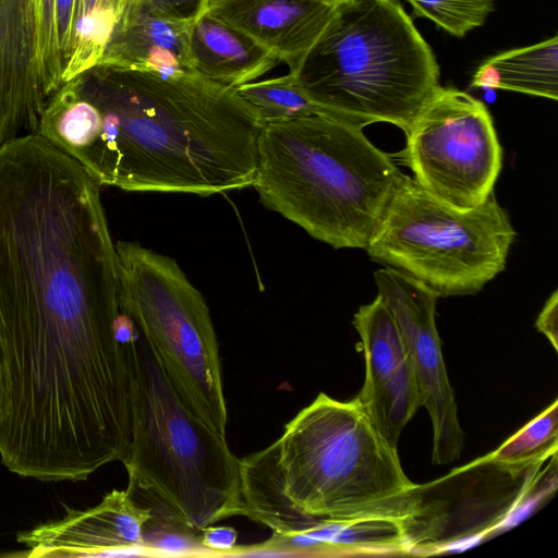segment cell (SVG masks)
<instances>
[{
    "instance_id": "obj_1",
    "label": "cell",
    "mask_w": 558,
    "mask_h": 558,
    "mask_svg": "<svg viewBox=\"0 0 558 558\" xmlns=\"http://www.w3.org/2000/svg\"><path fill=\"white\" fill-rule=\"evenodd\" d=\"M262 128L235 88L194 71L96 64L51 96L36 133L99 186L209 196L252 186Z\"/></svg>"
},
{
    "instance_id": "obj_2",
    "label": "cell",
    "mask_w": 558,
    "mask_h": 558,
    "mask_svg": "<svg viewBox=\"0 0 558 558\" xmlns=\"http://www.w3.org/2000/svg\"><path fill=\"white\" fill-rule=\"evenodd\" d=\"M240 473L241 517L276 539L330 520L403 522L416 511V485L356 399L320 392L278 439L240 459Z\"/></svg>"
},
{
    "instance_id": "obj_3",
    "label": "cell",
    "mask_w": 558,
    "mask_h": 558,
    "mask_svg": "<svg viewBox=\"0 0 558 558\" xmlns=\"http://www.w3.org/2000/svg\"><path fill=\"white\" fill-rule=\"evenodd\" d=\"M402 174L363 128L320 113L263 125L252 186L312 238L365 250Z\"/></svg>"
},
{
    "instance_id": "obj_4",
    "label": "cell",
    "mask_w": 558,
    "mask_h": 558,
    "mask_svg": "<svg viewBox=\"0 0 558 558\" xmlns=\"http://www.w3.org/2000/svg\"><path fill=\"white\" fill-rule=\"evenodd\" d=\"M289 72L324 114L360 128L387 122L404 133L440 86L432 48L397 0L335 7Z\"/></svg>"
},
{
    "instance_id": "obj_5",
    "label": "cell",
    "mask_w": 558,
    "mask_h": 558,
    "mask_svg": "<svg viewBox=\"0 0 558 558\" xmlns=\"http://www.w3.org/2000/svg\"><path fill=\"white\" fill-rule=\"evenodd\" d=\"M134 330L124 340L132 400L126 490L190 533L241 515L240 459L182 401Z\"/></svg>"
},
{
    "instance_id": "obj_6",
    "label": "cell",
    "mask_w": 558,
    "mask_h": 558,
    "mask_svg": "<svg viewBox=\"0 0 558 558\" xmlns=\"http://www.w3.org/2000/svg\"><path fill=\"white\" fill-rule=\"evenodd\" d=\"M114 245L120 312L142 335L182 401L226 436L221 361L206 300L172 257L137 242Z\"/></svg>"
},
{
    "instance_id": "obj_7",
    "label": "cell",
    "mask_w": 558,
    "mask_h": 558,
    "mask_svg": "<svg viewBox=\"0 0 558 558\" xmlns=\"http://www.w3.org/2000/svg\"><path fill=\"white\" fill-rule=\"evenodd\" d=\"M514 238L494 193L474 208L460 209L403 173L365 251L438 296L468 295L505 270Z\"/></svg>"
},
{
    "instance_id": "obj_8",
    "label": "cell",
    "mask_w": 558,
    "mask_h": 558,
    "mask_svg": "<svg viewBox=\"0 0 558 558\" xmlns=\"http://www.w3.org/2000/svg\"><path fill=\"white\" fill-rule=\"evenodd\" d=\"M398 155L426 192L453 207L474 208L494 193L502 148L487 107L439 86L405 133Z\"/></svg>"
},
{
    "instance_id": "obj_9",
    "label": "cell",
    "mask_w": 558,
    "mask_h": 558,
    "mask_svg": "<svg viewBox=\"0 0 558 558\" xmlns=\"http://www.w3.org/2000/svg\"><path fill=\"white\" fill-rule=\"evenodd\" d=\"M374 278L377 295L391 312L411 357L421 407L432 420L433 462H453L461 454L464 434L436 328L439 296L421 281L391 267L377 269Z\"/></svg>"
},
{
    "instance_id": "obj_10",
    "label": "cell",
    "mask_w": 558,
    "mask_h": 558,
    "mask_svg": "<svg viewBox=\"0 0 558 558\" xmlns=\"http://www.w3.org/2000/svg\"><path fill=\"white\" fill-rule=\"evenodd\" d=\"M353 326L365 360V380L355 399L397 449L403 427L421 407L411 357L391 312L378 295L360 306Z\"/></svg>"
},
{
    "instance_id": "obj_11",
    "label": "cell",
    "mask_w": 558,
    "mask_h": 558,
    "mask_svg": "<svg viewBox=\"0 0 558 558\" xmlns=\"http://www.w3.org/2000/svg\"><path fill=\"white\" fill-rule=\"evenodd\" d=\"M56 521L22 532L16 539L28 548L27 557L137 556L150 551L145 526L153 510L125 490L113 489L95 507L75 510Z\"/></svg>"
},
{
    "instance_id": "obj_12",
    "label": "cell",
    "mask_w": 558,
    "mask_h": 558,
    "mask_svg": "<svg viewBox=\"0 0 558 558\" xmlns=\"http://www.w3.org/2000/svg\"><path fill=\"white\" fill-rule=\"evenodd\" d=\"M33 0H0V147L36 133L49 101Z\"/></svg>"
},
{
    "instance_id": "obj_13",
    "label": "cell",
    "mask_w": 558,
    "mask_h": 558,
    "mask_svg": "<svg viewBox=\"0 0 558 558\" xmlns=\"http://www.w3.org/2000/svg\"><path fill=\"white\" fill-rule=\"evenodd\" d=\"M333 10L323 0H215L206 11L254 38L292 70Z\"/></svg>"
},
{
    "instance_id": "obj_14",
    "label": "cell",
    "mask_w": 558,
    "mask_h": 558,
    "mask_svg": "<svg viewBox=\"0 0 558 558\" xmlns=\"http://www.w3.org/2000/svg\"><path fill=\"white\" fill-rule=\"evenodd\" d=\"M192 24L157 13L146 0H126L98 64L162 73L193 71Z\"/></svg>"
},
{
    "instance_id": "obj_15",
    "label": "cell",
    "mask_w": 558,
    "mask_h": 558,
    "mask_svg": "<svg viewBox=\"0 0 558 558\" xmlns=\"http://www.w3.org/2000/svg\"><path fill=\"white\" fill-rule=\"evenodd\" d=\"M190 56L194 72L233 88L256 81L280 62L254 38L207 11L192 24Z\"/></svg>"
},
{
    "instance_id": "obj_16",
    "label": "cell",
    "mask_w": 558,
    "mask_h": 558,
    "mask_svg": "<svg viewBox=\"0 0 558 558\" xmlns=\"http://www.w3.org/2000/svg\"><path fill=\"white\" fill-rule=\"evenodd\" d=\"M471 86L557 100L558 37L489 58L474 73Z\"/></svg>"
},
{
    "instance_id": "obj_17",
    "label": "cell",
    "mask_w": 558,
    "mask_h": 558,
    "mask_svg": "<svg viewBox=\"0 0 558 558\" xmlns=\"http://www.w3.org/2000/svg\"><path fill=\"white\" fill-rule=\"evenodd\" d=\"M235 89L255 111L262 125L323 113L290 72L278 77L256 80Z\"/></svg>"
},
{
    "instance_id": "obj_18",
    "label": "cell",
    "mask_w": 558,
    "mask_h": 558,
    "mask_svg": "<svg viewBox=\"0 0 558 558\" xmlns=\"http://www.w3.org/2000/svg\"><path fill=\"white\" fill-rule=\"evenodd\" d=\"M558 401L506 440L490 457L501 463L519 464L557 452Z\"/></svg>"
},
{
    "instance_id": "obj_19",
    "label": "cell",
    "mask_w": 558,
    "mask_h": 558,
    "mask_svg": "<svg viewBox=\"0 0 558 558\" xmlns=\"http://www.w3.org/2000/svg\"><path fill=\"white\" fill-rule=\"evenodd\" d=\"M416 15L433 21L453 36L464 37L482 26L494 11L493 0H407Z\"/></svg>"
},
{
    "instance_id": "obj_20",
    "label": "cell",
    "mask_w": 558,
    "mask_h": 558,
    "mask_svg": "<svg viewBox=\"0 0 558 558\" xmlns=\"http://www.w3.org/2000/svg\"><path fill=\"white\" fill-rule=\"evenodd\" d=\"M101 0H75L70 52L62 74L63 84L98 63L94 29Z\"/></svg>"
},
{
    "instance_id": "obj_21",
    "label": "cell",
    "mask_w": 558,
    "mask_h": 558,
    "mask_svg": "<svg viewBox=\"0 0 558 558\" xmlns=\"http://www.w3.org/2000/svg\"><path fill=\"white\" fill-rule=\"evenodd\" d=\"M38 33L39 63L45 89L51 96L63 85L56 32V0H33Z\"/></svg>"
},
{
    "instance_id": "obj_22",
    "label": "cell",
    "mask_w": 558,
    "mask_h": 558,
    "mask_svg": "<svg viewBox=\"0 0 558 558\" xmlns=\"http://www.w3.org/2000/svg\"><path fill=\"white\" fill-rule=\"evenodd\" d=\"M157 13L167 17L194 22L207 9V0H146Z\"/></svg>"
},
{
    "instance_id": "obj_23",
    "label": "cell",
    "mask_w": 558,
    "mask_h": 558,
    "mask_svg": "<svg viewBox=\"0 0 558 558\" xmlns=\"http://www.w3.org/2000/svg\"><path fill=\"white\" fill-rule=\"evenodd\" d=\"M74 5L75 0H56L57 43L63 72L70 52Z\"/></svg>"
},
{
    "instance_id": "obj_24",
    "label": "cell",
    "mask_w": 558,
    "mask_h": 558,
    "mask_svg": "<svg viewBox=\"0 0 558 558\" xmlns=\"http://www.w3.org/2000/svg\"><path fill=\"white\" fill-rule=\"evenodd\" d=\"M201 536L199 542L205 549L222 553L234 548L238 533L233 527L209 525L202 531Z\"/></svg>"
},
{
    "instance_id": "obj_25",
    "label": "cell",
    "mask_w": 558,
    "mask_h": 558,
    "mask_svg": "<svg viewBox=\"0 0 558 558\" xmlns=\"http://www.w3.org/2000/svg\"><path fill=\"white\" fill-rule=\"evenodd\" d=\"M535 326L558 350V291H554L537 316Z\"/></svg>"
},
{
    "instance_id": "obj_26",
    "label": "cell",
    "mask_w": 558,
    "mask_h": 558,
    "mask_svg": "<svg viewBox=\"0 0 558 558\" xmlns=\"http://www.w3.org/2000/svg\"><path fill=\"white\" fill-rule=\"evenodd\" d=\"M194 546L187 538L182 537L181 535H172L168 534L166 536L160 537L155 542L150 550H165V551H183V550H193Z\"/></svg>"
},
{
    "instance_id": "obj_27",
    "label": "cell",
    "mask_w": 558,
    "mask_h": 558,
    "mask_svg": "<svg viewBox=\"0 0 558 558\" xmlns=\"http://www.w3.org/2000/svg\"><path fill=\"white\" fill-rule=\"evenodd\" d=\"M2 395H3V385H2V362L0 357V411L2 405Z\"/></svg>"
},
{
    "instance_id": "obj_28",
    "label": "cell",
    "mask_w": 558,
    "mask_h": 558,
    "mask_svg": "<svg viewBox=\"0 0 558 558\" xmlns=\"http://www.w3.org/2000/svg\"><path fill=\"white\" fill-rule=\"evenodd\" d=\"M323 1L328 3V4H330V5L337 7V5H339L341 3H344V2H347L349 0H323Z\"/></svg>"
},
{
    "instance_id": "obj_29",
    "label": "cell",
    "mask_w": 558,
    "mask_h": 558,
    "mask_svg": "<svg viewBox=\"0 0 558 558\" xmlns=\"http://www.w3.org/2000/svg\"><path fill=\"white\" fill-rule=\"evenodd\" d=\"M213 1H215V0H207V8H208V5H209ZM206 10H207V9H206Z\"/></svg>"
}]
</instances>
